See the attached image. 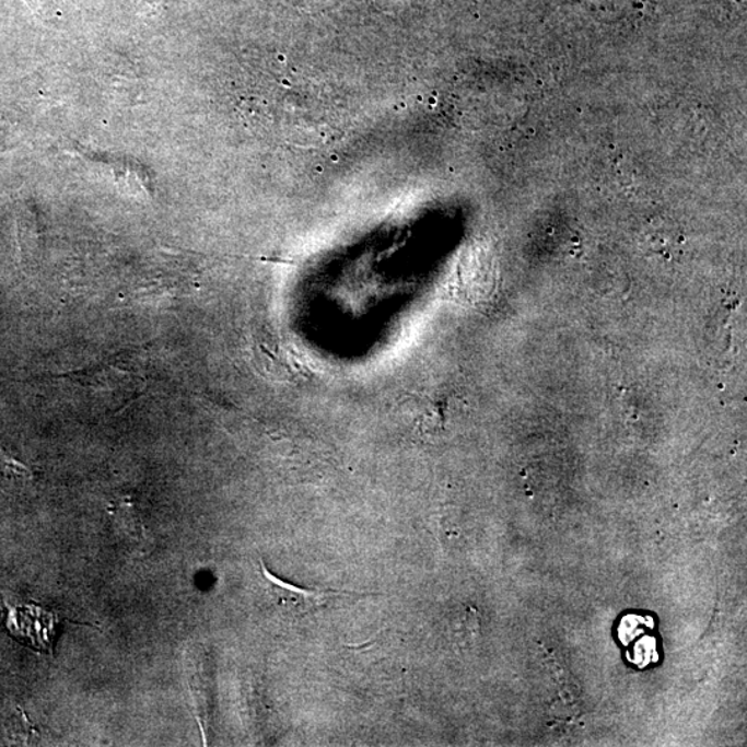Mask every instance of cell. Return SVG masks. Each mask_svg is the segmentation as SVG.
Returning <instances> with one entry per match:
<instances>
[{
    "label": "cell",
    "instance_id": "6da1fadb",
    "mask_svg": "<svg viewBox=\"0 0 747 747\" xmlns=\"http://www.w3.org/2000/svg\"><path fill=\"white\" fill-rule=\"evenodd\" d=\"M7 608V627L15 640L39 652L51 653L59 616L36 605L12 606Z\"/></svg>",
    "mask_w": 747,
    "mask_h": 747
},
{
    "label": "cell",
    "instance_id": "7a4b0ae2",
    "mask_svg": "<svg viewBox=\"0 0 747 747\" xmlns=\"http://www.w3.org/2000/svg\"><path fill=\"white\" fill-rule=\"evenodd\" d=\"M260 571H262L266 583L269 584L271 594L276 599L287 608H294L296 612L307 614L311 610L320 608L331 599L341 597L342 593L331 592V590H310L294 586L283 582L273 573L268 571L264 562H260Z\"/></svg>",
    "mask_w": 747,
    "mask_h": 747
},
{
    "label": "cell",
    "instance_id": "3957f363",
    "mask_svg": "<svg viewBox=\"0 0 747 747\" xmlns=\"http://www.w3.org/2000/svg\"><path fill=\"white\" fill-rule=\"evenodd\" d=\"M0 464L3 465L7 472L15 475L20 478H30V469L25 465L15 462L14 458L10 457L8 453L0 451Z\"/></svg>",
    "mask_w": 747,
    "mask_h": 747
}]
</instances>
